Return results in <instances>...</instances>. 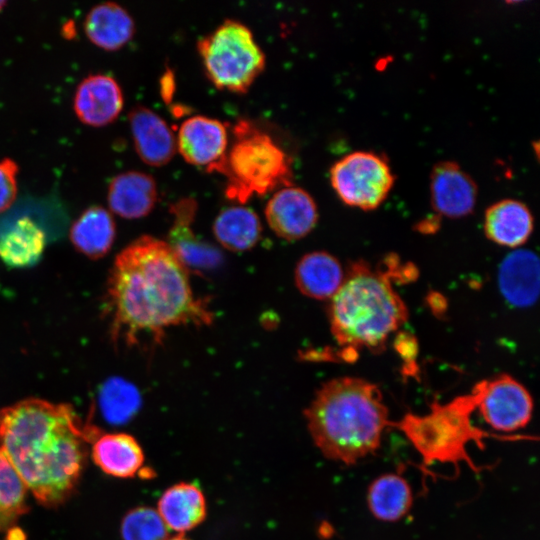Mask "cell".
<instances>
[{"label": "cell", "mask_w": 540, "mask_h": 540, "mask_svg": "<svg viewBox=\"0 0 540 540\" xmlns=\"http://www.w3.org/2000/svg\"><path fill=\"white\" fill-rule=\"evenodd\" d=\"M188 270L167 242L142 236L123 249L110 271L106 313L110 336L127 347L159 343L178 325H209L213 314L194 296Z\"/></svg>", "instance_id": "obj_1"}, {"label": "cell", "mask_w": 540, "mask_h": 540, "mask_svg": "<svg viewBox=\"0 0 540 540\" xmlns=\"http://www.w3.org/2000/svg\"><path fill=\"white\" fill-rule=\"evenodd\" d=\"M95 427L69 404L30 398L0 410V450L39 503L55 507L74 492Z\"/></svg>", "instance_id": "obj_2"}, {"label": "cell", "mask_w": 540, "mask_h": 540, "mask_svg": "<svg viewBox=\"0 0 540 540\" xmlns=\"http://www.w3.org/2000/svg\"><path fill=\"white\" fill-rule=\"evenodd\" d=\"M386 268L361 260L352 263L343 283L330 299V328L342 360L357 357L361 349L381 351L389 337L408 319L405 302L393 288V280H411L416 271L400 269L396 257Z\"/></svg>", "instance_id": "obj_3"}, {"label": "cell", "mask_w": 540, "mask_h": 540, "mask_svg": "<svg viewBox=\"0 0 540 540\" xmlns=\"http://www.w3.org/2000/svg\"><path fill=\"white\" fill-rule=\"evenodd\" d=\"M305 417L323 455L346 465L373 454L385 429L392 426L380 389L357 377L325 383L306 409Z\"/></svg>", "instance_id": "obj_4"}, {"label": "cell", "mask_w": 540, "mask_h": 540, "mask_svg": "<svg viewBox=\"0 0 540 540\" xmlns=\"http://www.w3.org/2000/svg\"><path fill=\"white\" fill-rule=\"evenodd\" d=\"M232 132V145L210 170L225 176L229 200L244 204L253 196L291 186L292 159L271 136L246 119L238 120Z\"/></svg>", "instance_id": "obj_5"}, {"label": "cell", "mask_w": 540, "mask_h": 540, "mask_svg": "<svg viewBox=\"0 0 540 540\" xmlns=\"http://www.w3.org/2000/svg\"><path fill=\"white\" fill-rule=\"evenodd\" d=\"M479 397L480 385L477 383L471 393L446 404L434 402L427 414H406L392 426L405 434L425 465L465 462L478 472L466 448L473 442L482 449L483 439L492 436L472 424L471 414L477 408Z\"/></svg>", "instance_id": "obj_6"}, {"label": "cell", "mask_w": 540, "mask_h": 540, "mask_svg": "<svg viewBox=\"0 0 540 540\" xmlns=\"http://www.w3.org/2000/svg\"><path fill=\"white\" fill-rule=\"evenodd\" d=\"M205 74L220 90L245 93L265 68V54L252 31L227 19L197 43Z\"/></svg>", "instance_id": "obj_7"}, {"label": "cell", "mask_w": 540, "mask_h": 540, "mask_svg": "<svg viewBox=\"0 0 540 540\" xmlns=\"http://www.w3.org/2000/svg\"><path fill=\"white\" fill-rule=\"evenodd\" d=\"M388 162L368 151H354L339 159L330 169V181L340 200L361 210L378 208L394 185Z\"/></svg>", "instance_id": "obj_8"}, {"label": "cell", "mask_w": 540, "mask_h": 540, "mask_svg": "<svg viewBox=\"0 0 540 540\" xmlns=\"http://www.w3.org/2000/svg\"><path fill=\"white\" fill-rule=\"evenodd\" d=\"M477 408L484 421L494 430L513 432L524 428L533 412L529 391L510 375H499L479 382Z\"/></svg>", "instance_id": "obj_9"}, {"label": "cell", "mask_w": 540, "mask_h": 540, "mask_svg": "<svg viewBox=\"0 0 540 540\" xmlns=\"http://www.w3.org/2000/svg\"><path fill=\"white\" fill-rule=\"evenodd\" d=\"M265 217L276 235L286 240H297L313 230L318 220V209L306 190L291 185L273 194L267 202Z\"/></svg>", "instance_id": "obj_10"}, {"label": "cell", "mask_w": 540, "mask_h": 540, "mask_svg": "<svg viewBox=\"0 0 540 540\" xmlns=\"http://www.w3.org/2000/svg\"><path fill=\"white\" fill-rule=\"evenodd\" d=\"M170 211L174 216L167 244L177 258L189 271L205 272L217 267L221 253L215 247L196 237L192 229L197 203L193 198H183L172 204Z\"/></svg>", "instance_id": "obj_11"}, {"label": "cell", "mask_w": 540, "mask_h": 540, "mask_svg": "<svg viewBox=\"0 0 540 540\" xmlns=\"http://www.w3.org/2000/svg\"><path fill=\"white\" fill-rule=\"evenodd\" d=\"M478 189L472 177L456 162L441 161L430 174L431 203L438 216L461 218L469 215Z\"/></svg>", "instance_id": "obj_12"}, {"label": "cell", "mask_w": 540, "mask_h": 540, "mask_svg": "<svg viewBox=\"0 0 540 540\" xmlns=\"http://www.w3.org/2000/svg\"><path fill=\"white\" fill-rule=\"evenodd\" d=\"M176 146L186 162L210 171L227 151L226 125L207 116H191L180 125Z\"/></svg>", "instance_id": "obj_13"}, {"label": "cell", "mask_w": 540, "mask_h": 540, "mask_svg": "<svg viewBox=\"0 0 540 540\" xmlns=\"http://www.w3.org/2000/svg\"><path fill=\"white\" fill-rule=\"evenodd\" d=\"M73 108L86 125L101 127L113 122L123 108V94L118 82L105 74H91L77 86Z\"/></svg>", "instance_id": "obj_14"}, {"label": "cell", "mask_w": 540, "mask_h": 540, "mask_svg": "<svg viewBox=\"0 0 540 540\" xmlns=\"http://www.w3.org/2000/svg\"><path fill=\"white\" fill-rule=\"evenodd\" d=\"M135 150L150 166H163L174 156L176 137L168 124L153 110L137 105L129 112Z\"/></svg>", "instance_id": "obj_15"}, {"label": "cell", "mask_w": 540, "mask_h": 540, "mask_svg": "<svg viewBox=\"0 0 540 540\" xmlns=\"http://www.w3.org/2000/svg\"><path fill=\"white\" fill-rule=\"evenodd\" d=\"M500 293L506 302L517 308L533 305L539 294V259L529 249L510 252L498 270Z\"/></svg>", "instance_id": "obj_16"}, {"label": "cell", "mask_w": 540, "mask_h": 540, "mask_svg": "<svg viewBox=\"0 0 540 540\" xmlns=\"http://www.w3.org/2000/svg\"><path fill=\"white\" fill-rule=\"evenodd\" d=\"M154 178L144 172L127 171L116 175L108 187V204L111 211L126 219L148 215L157 201Z\"/></svg>", "instance_id": "obj_17"}, {"label": "cell", "mask_w": 540, "mask_h": 540, "mask_svg": "<svg viewBox=\"0 0 540 540\" xmlns=\"http://www.w3.org/2000/svg\"><path fill=\"white\" fill-rule=\"evenodd\" d=\"M534 221L530 209L521 201L504 199L495 202L485 212L484 232L494 243L518 248L530 237Z\"/></svg>", "instance_id": "obj_18"}, {"label": "cell", "mask_w": 540, "mask_h": 540, "mask_svg": "<svg viewBox=\"0 0 540 540\" xmlns=\"http://www.w3.org/2000/svg\"><path fill=\"white\" fill-rule=\"evenodd\" d=\"M84 31L97 47L114 51L126 45L134 35L135 24L128 11L115 2L100 3L87 13Z\"/></svg>", "instance_id": "obj_19"}, {"label": "cell", "mask_w": 540, "mask_h": 540, "mask_svg": "<svg viewBox=\"0 0 540 540\" xmlns=\"http://www.w3.org/2000/svg\"><path fill=\"white\" fill-rule=\"evenodd\" d=\"M345 272L333 255L315 251L304 255L295 269V283L302 294L331 299L343 283Z\"/></svg>", "instance_id": "obj_20"}, {"label": "cell", "mask_w": 540, "mask_h": 540, "mask_svg": "<svg viewBox=\"0 0 540 540\" xmlns=\"http://www.w3.org/2000/svg\"><path fill=\"white\" fill-rule=\"evenodd\" d=\"M92 458L106 474L130 478L138 474L144 464V453L131 435L104 434L93 441Z\"/></svg>", "instance_id": "obj_21"}, {"label": "cell", "mask_w": 540, "mask_h": 540, "mask_svg": "<svg viewBox=\"0 0 540 540\" xmlns=\"http://www.w3.org/2000/svg\"><path fill=\"white\" fill-rule=\"evenodd\" d=\"M157 512L168 529L184 533L205 519V497L196 485L178 483L163 493Z\"/></svg>", "instance_id": "obj_22"}, {"label": "cell", "mask_w": 540, "mask_h": 540, "mask_svg": "<svg viewBox=\"0 0 540 540\" xmlns=\"http://www.w3.org/2000/svg\"><path fill=\"white\" fill-rule=\"evenodd\" d=\"M114 238V220L110 212L101 206L86 209L70 229V239L75 248L92 259L106 255Z\"/></svg>", "instance_id": "obj_23"}, {"label": "cell", "mask_w": 540, "mask_h": 540, "mask_svg": "<svg viewBox=\"0 0 540 540\" xmlns=\"http://www.w3.org/2000/svg\"><path fill=\"white\" fill-rule=\"evenodd\" d=\"M46 243L45 232L30 217L18 219L0 238V259L8 266L24 268L36 264Z\"/></svg>", "instance_id": "obj_24"}, {"label": "cell", "mask_w": 540, "mask_h": 540, "mask_svg": "<svg viewBox=\"0 0 540 540\" xmlns=\"http://www.w3.org/2000/svg\"><path fill=\"white\" fill-rule=\"evenodd\" d=\"M213 232L223 247L232 251H245L258 242L262 225L252 209L234 206L219 213L213 224Z\"/></svg>", "instance_id": "obj_25"}, {"label": "cell", "mask_w": 540, "mask_h": 540, "mask_svg": "<svg viewBox=\"0 0 540 540\" xmlns=\"http://www.w3.org/2000/svg\"><path fill=\"white\" fill-rule=\"evenodd\" d=\"M367 500L372 514L377 519L397 521L409 511L412 505V491L400 474L388 473L371 483Z\"/></svg>", "instance_id": "obj_26"}, {"label": "cell", "mask_w": 540, "mask_h": 540, "mask_svg": "<svg viewBox=\"0 0 540 540\" xmlns=\"http://www.w3.org/2000/svg\"><path fill=\"white\" fill-rule=\"evenodd\" d=\"M99 403L102 415L109 423L121 424L128 421L139 409L140 394L131 383L113 377L102 386Z\"/></svg>", "instance_id": "obj_27"}, {"label": "cell", "mask_w": 540, "mask_h": 540, "mask_svg": "<svg viewBox=\"0 0 540 540\" xmlns=\"http://www.w3.org/2000/svg\"><path fill=\"white\" fill-rule=\"evenodd\" d=\"M26 487L0 450V532L12 528L27 511Z\"/></svg>", "instance_id": "obj_28"}, {"label": "cell", "mask_w": 540, "mask_h": 540, "mask_svg": "<svg viewBox=\"0 0 540 540\" xmlns=\"http://www.w3.org/2000/svg\"><path fill=\"white\" fill-rule=\"evenodd\" d=\"M121 535L123 540H167L168 528L156 510L137 507L124 516Z\"/></svg>", "instance_id": "obj_29"}, {"label": "cell", "mask_w": 540, "mask_h": 540, "mask_svg": "<svg viewBox=\"0 0 540 540\" xmlns=\"http://www.w3.org/2000/svg\"><path fill=\"white\" fill-rule=\"evenodd\" d=\"M18 166L12 159L0 161V213L7 210L17 195Z\"/></svg>", "instance_id": "obj_30"}, {"label": "cell", "mask_w": 540, "mask_h": 540, "mask_svg": "<svg viewBox=\"0 0 540 540\" xmlns=\"http://www.w3.org/2000/svg\"><path fill=\"white\" fill-rule=\"evenodd\" d=\"M174 77L171 71H167L161 79V95L169 103L174 92Z\"/></svg>", "instance_id": "obj_31"}, {"label": "cell", "mask_w": 540, "mask_h": 540, "mask_svg": "<svg viewBox=\"0 0 540 540\" xmlns=\"http://www.w3.org/2000/svg\"><path fill=\"white\" fill-rule=\"evenodd\" d=\"M439 225L438 221V215H435V217H430L424 219L422 222L419 223V230L421 232H431L436 231V226Z\"/></svg>", "instance_id": "obj_32"}, {"label": "cell", "mask_w": 540, "mask_h": 540, "mask_svg": "<svg viewBox=\"0 0 540 540\" xmlns=\"http://www.w3.org/2000/svg\"><path fill=\"white\" fill-rule=\"evenodd\" d=\"M167 540H187V539L184 538L183 536H176V537L168 538Z\"/></svg>", "instance_id": "obj_33"}, {"label": "cell", "mask_w": 540, "mask_h": 540, "mask_svg": "<svg viewBox=\"0 0 540 540\" xmlns=\"http://www.w3.org/2000/svg\"><path fill=\"white\" fill-rule=\"evenodd\" d=\"M6 2L5 1H0V10L3 9V7L5 6Z\"/></svg>", "instance_id": "obj_34"}]
</instances>
